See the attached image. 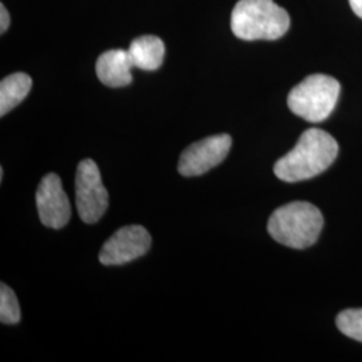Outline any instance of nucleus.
<instances>
[{
    "label": "nucleus",
    "mask_w": 362,
    "mask_h": 362,
    "mask_svg": "<svg viewBox=\"0 0 362 362\" xmlns=\"http://www.w3.org/2000/svg\"><path fill=\"white\" fill-rule=\"evenodd\" d=\"M35 200L39 218L46 227L59 230L69 223L71 218L70 202L62 181L55 173H49L40 180Z\"/></svg>",
    "instance_id": "6e6552de"
},
{
    "label": "nucleus",
    "mask_w": 362,
    "mask_h": 362,
    "mask_svg": "<svg viewBox=\"0 0 362 362\" xmlns=\"http://www.w3.org/2000/svg\"><path fill=\"white\" fill-rule=\"evenodd\" d=\"M152 238L141 226H128L113 233L103 246L100 262L105 266H119L148 252Z\"/></svg>",
    "instance_id": "0eeeda50"
},
{
    "label": "nucleus",
    "mask_w": 362,
    "mask_h": 362,
    "mask_svg": "<svg viewBox=\"0 0 362 362\" xmlns=\"http://www.w3.org/2000/svg\"><path fill=\"white\" fill-rule=\"evenodd\" d=\"M0 321L6 325H16L21 321L18 298L13 290L4 284L0 285Z\"/></svg>",
    "instance_id": "f8f14e48"
},
{
    "label": "nucleus",
    "mask_w": 362,
    "mask_h": 362,
    "mask_svg": "<svg viewBox=\"0 0 362 362\" xmlns=\"http://www.w3.org/2000/svg\"><path fill=\"white\" fill-rule=\"evenodd\" d=\"M349 4L354 13L362 18V0H349Z\"/></svg>",
    "instance_id": "2eb2a0df"
},
{
    "label": "nucleus",
    "mask_w": 362,
    "mask_h": 362,
    "mask_svg": "<svg viewBox=\"0 0 362 362\" xmlns=\"http://www.w3.org/2000/svg\"><path fill=\"white\" fill-rule=\"evenodd\" d=\"M76 203L81 219L93 224L104 216L109 206V194L100 169L93 160L79 163L76 176Z\"/></svg>",
    "instance_id": "39448f33"
},
{
    "label": "nucleus",
    "mask_w": 362,
    "mask_h": 362,
    "mask_svg": "<svg viewBox=\"0 0 362 362\" xmlns=\"http://www.w3.org/2000/svg\"><path fill=\"white\" fill-rule=\"evenodd\" d=\"M324 227V216L315 206L294 202L272 212L267 230L278 243L296 250L313 246Z\"/></svg>",
    "instance_id": "7ed1b4c3"
},
{
    "label": "nucleus",
    "mask_w": 362,
    "mask_h": 362,
    "mask_svg": "<svg viewBox=\"0 0 362 362\" xmlns=\"http://www.w3.org/2000/svg\"><path fill=\"white\" fill-rule=\"evenodd\" d=\"M10 26V15L7 8L4 7V4L0 6V31L1 34H4L7 31V28Z\"/></svg>",
    "instance_id": "4468645a"
},
{
    "label": "nucleus",
    "mask_w": 362,
    "mask_h": 362,
    "mask_svg": "<svg viewBox=\"0 0 362 362\" xmlns=\"http://www.w3.org/2000/svg\"><path fill=\"white\" fill-rule=\"evenodd\" d=\"M338 151V144L327 132L315 128L305 130L296 146L275 163L274 173L286 182L309 180L336 161Z\"/></svg>",
    "instance_id": "f257e3e1"
},
{
    "label": "nucleus",
    "mask_w": 362,
    "mask_h": 362,
    "mask_svg": "<svg viewBox=\"0 0 362 362\" xmlns=\"http://www.w3.org/2000/svg\"><path fill=\"white\" fill-rule=\"evenodd\" d=\"M133 62L129 52L125 50H109L100 55L95 64V73L98 79L109 88L128 86L132 82Z\"/></svg>",
    "instance_id": "1a4fd4ad"
},
{
    "label": "nucleus",
    "mask_w": 362,
    "mask_h": 362,
    "mask_svg": "<svg viewBox=\"0 0 362 362\" xmlns=\"http://www.w3.org/2000/svg\"><path fill=\"white\" fill-rule=\"evenodd\" d=\"M341 93L336 78L313 74L290 91L287 105L296 116L308 122H322L333 113Z\"/></svg>",
    "instance_id": "20e7f679"
},
{
    "label": "nucleus",
    "mask_w": 362,
    "mask_h": 362,
    "mask_svg": "<svg viewBox=\"0 0 362 362\" xmlns=\"http://www.w3.org/2000/svg\"><path fill=\"white\" fill-rule=\"evenodd\" d=\"M33 81L25 73H15L0 83V116H6L21 104L31 90Z\"/></svg>",
    "instance_id": "9b49d317"
},
{
    "label": "nucleus",
    "mask_w": 362,
    "mask_h": 362,
    "mask_svg": "<svg viewBox=\"0 0 362 362\" xmlns=\"http://www.w3.org/2000/svg\"><path fill=\"white\" fill-rule=\"evenodd\" d=\"M233 146L230 134H216L189 145L180 156L179 172L185 177L202 176L227 157Z\"/></svg>",
    "instance_id": "423d86ee"
},
{
    "label": "nucleus",
    "mask_w": 362,
    "mask_h": 362,
    "mask_svg": "<svg viewBox=\"0 0 362 362\" xmlns=\"http://www.w3.org/2000/svg\"><path fill=\"white\" fill-rule=\"evenodd\" d=\"M130 59L134 67L152 71L163 65L165 57L164 42L155 35H144L130 43Z\"/></svg>",
    "instance_id": "9d476101"
},
{
    "label": "nucleus",
    "mask_w": 362,
    "mask_h": 362,
    "mask_svg": "<svg viewBox=\"0 0 362 362\" xmlns=\"http://www.w3.org/2000/svg\"><path fill=\"white\" fill-rule=\"evenodd\" d=\"M290 28V16L274 0H239L231 13V30L243 40H276Z\"/></svg>",
    "instance_id": "f03ea898"
},
{
    "label": "nucleus",
    "mask_w": 362,
    "mask_h": 362,
    "mask_svg": "<svg viewBox=\"0 0 362 362\" xmlns=\"http://www.w3.org/2000/svg\"><path fill=\"white\" fill-rule=\"evenodd\" d=\"M338 330L351 339L362 342V309H348L337 315Z\"/></svg>",
    "instance_id": "ddd939ff"
}]
</instances>
